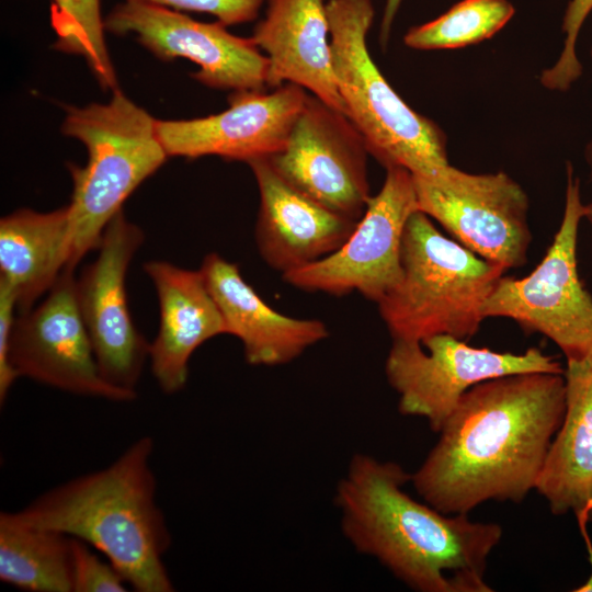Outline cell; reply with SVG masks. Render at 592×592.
Here are the masks:
<instances>
[{"label":"cell","instance_id":"obj_8","mask_svg":"<svg viewBox=\"0 0 592 592\" xmlns=\"http://www.w3.org/2000/svg\"><path fill=\"white\" fill-rule=\"evenodd\" d=\"M565 374L553 356L538 348L524 353L475 348L449 334L418 341L392 340L385 374L398 395L401 414L424 418L440 432L464 394L475 385L511 374Z\"/></svg>","mask_w":592,"mask_h":592},{"label":"cell","instance_id":"obj_11","mask_svg":"<svg viewBox=\"0 0 592 592\" xmlns=\"http://www.w3.org/2000/svg\"><path fill=\"white\" fill-rule=\"evenodd\" d=\"M73 270L65 269L38 306L15 318L11 366L18 377L73 395L132 401L137 394L111 385L100 372L79 309Z\"/></svg>","mask_w":592,"mask_h":592},{"label":"cell","instance_id":"obj_22","mask_svg":"<svg viewBox=\"0 0 592 592\" xmlns=\"http://www.w3.org/2000/svg\"><path fill=\"white\" fill-rule=\"evenodd\" d=\"M0 580L29 592H72V537L0 520Z\"/></svg>","mask_w":592,"mask_h":592},{"label":"cell","instance_id":"obj_19","mask_svg":"<svg viewBox=\"0 0 592 592\" xmlns=\"http://www.w3.org/2000/svg\"><path fill=\"white\" fill-rule=\"evenodd\" d=\"M144 271L155 285L160 311L158 334L149 348L150 367L161 390L172 395L185 386L194 351L226 333L225 323L200 269L152 260Z\"/></svg>","mask_w":592,"mask_h":592},{"label":"cell","instance_id":"obj_3","mask_svg":"<svg viewBox=\"0 0 592 592\" xmlns=\"http://www.w3.org/2000/svg\"><path fill=\"white\" fill-rule=\"evenodd\" d=\"M155 442L144 435L109 466L62 482L0 520L60 532L103 554L138 592H172L171 533L157 503Z\"/></svg>","mask_w":592,"mask_h":592},{"label":"cell","instance_id":"obj_25","mask_svg":"<svg viewBox=\"0 0 592 592\" xmlns=\"http://www.w3.org/2000/svg\"><path fill=\"white\" fill-rule=\"evenodd\" d=\"M592 11V0H570L562 21L565 44L558 60L545 69L539 78L543 87L566 92L582 75V65L576 54L581 26Z\"/></svg>","mask_w":592,"mask_h":592},{"label":"cell","instance_id":"obj_9","mask_svg":"<svg viewBox=\"0 0 592 592\" xmlns=\"http://www.w3.org/2000/svg\"><path fill=\"white\" fill-rule=\"evenodd\" d=\"M413 182L419 210L457 242L506 270L526 264L530 201L509 174L469 173L448 164L432 177L413 175Z\"/></svg>","mask_w":592,"mask_h":592},{"label":"cell","instance_id":"obj_32","mask_svg":"<svg viewBox=\"0 0 592 592\" xmlns=\"http://www.w3.org/2000/svg\"><path fill=\"white\" fill-rule=\"evenodd\" d=\"M591 57H592V48H591Z\"/></svg>","mask_w":592,"mask_h":592},{"label":"cell","instance_id":"obj_12","mask_svg":"<svg viewBox=\"0 0 592 592\" xmlns=\"http://www.w3.org/2000/svg\"><path fill=\"white\" fill-rule=\"evenodd\" d=\"M367 155L349 117L308 93L286 144L267 158L289 184L308 197L358 220L371 198Z\"/></svg>","mask_w":592,"mask_h":592},{"label":"cell","instance_id":"obj_29","mask_svg":"<svg viewBox=\"0 0 592 592\" xmlns=\"http://www.w3.org/2000/svg\"><path fill=\"white\" fill-rule=\"evenodd\" d=\"M591 514H592V512L590 510H583V511L576 514L580 532H581L582 537H583L584 543H585V547H587L588 556H589V561H590V565H591V574H590L589 579L585 581L584 584H582L578 589H576L574 590L576 592H592V542H591V538L589 536V532H588V527H587Z\"/></svg>","mask_w":592,"mask_h":592},{"label":"cell","instance_id":"obj_24","mask_svg":"<svg viewBox=\"0 0 592 592\" xmlns=\"http://www.w3.org/2000/svg\"><path fill=\"white\" fill-rule=\"evenodd\" d=\"M52 26L57 49L86 58L99 82L116 87V77L104 42L100 0H52Z\"/></svg>","mask_w":592,"mask_h":592},{"label":"cell","instance_id":"obj_27","mask_svg":"<svg viewBox=\"0 0 592 592\" xmlns=\"http://www.w3.org/2000/svg\"><path fill=\"white\" fill-rule=\"evenodd\" d=\"M166 8L207 13L224 25L247 23L257 19L264 0H138Z\"/></svg>","mask_w":592,"mask_h":592},{"label":"cell","instance_id":"obj_13","mask_svg":"<svg viewBox=\"0 0 592 592\" xmlns=\"http://www.w3.org/2000/svg\"><path fill=\"white\" fill-rule=\"evenodd\" d=\"M144 231L119 210L106 225L95 261L77 278L79 309L103 378L135 392L150 344L133 322L125 287Z\"/></svg>","mask_w":592,"mask_h":592},{"label":"cell","instance_id":"obj_6","mask_svg":"<svg viewBox=\"0 0 592 592\" xmlns=\"http://www.w3.org/2000/svg\"><path fill=\"white\" fill-rule=\"evenodd\" d=\"M156 121L119 90L106 104L68 111L62 132L82 141L89 155L84 167L69 164L73 269L99 248L106 225L130 193L163 164L168 155Z\"/></svg>","mask_w":592,"mask_h":592},{"label":"cell","instance_id":"obj_23","mask_svg":"<svg viewBox=\"0 0 592 592\" xmlns=\"http://www.w3.org/2000/svg\"><path fill=\"white\" fill-rule=\"evenodd\" d=\"M513 14L508 0H463L437 19L411 27L403 43L420 50L465 47L492 37Z\"/></svg>","mask_w":592,"mask_h":592},{"label":"cell","instance_id":"obj_18","mask_svg":"<svg viewBox=\"0 0 592 592\" xmlns=\"http://www.w3.org/2000/svg\"><path fill=\"white\" fill-rule=\"evenodd\" d=\"M200 271L225 323L240 340L246 361L254 366L289 363L329 337L326 323L273 309L246 282L236 263L216 252L205 255Z\"/></svg>","mask_w":592,"mask_h":592},{"label":"cell","instance_id":"obj_31","mask_svg":"<svg viewBox=\"0 0 592 592\" xmlns=\"http://www.w3.org/2000/svg\"><path fill=\"white\" fill-rule=\"evenodd\" d=\"M584 159L590 170V178L592 181V139L587 144L584 149ZM584 219L588 220V223L591 226V235H592V202L589 204H585V214ZM592 237V236H591Z\"/></svg>","mask_w":592,"mask_h":592},{"label":"cell","instance_id":"obj_7","mask_svg":"<svg viewBox=\"0 0 592 592\" xmlns=\"http://www.w3.org/2000/svg\"><path fill=\"white\" fill-rule=\"evenodd\" d=\"M562 219L538 265L526 276H502L483 306V317L508 318L525 332L553 341L567 361L592 353V295L578 272V235L584 219L580 179L570 162Z\"/></svg>","mask_w":592,"mask_h":592},{"label":"cell","instance_id":"obj_17","mask_svg":"<svg viewBox=\"0 0 592 592\" xmlns=\"http://www.w3.org/2000/svg\"><path fill=\"white\" fill-rule=\"evenodd\" d=\"M251 37L267 58L266 87L296 84L346 115L334 78L326 0H267Z\"/></svg>","mask_w":592,"mask_h":592},{"label":"cell","instance_id":"obj_28","mask_svg":"<svg viewBox=\"0 0 592 592\" xmlns=\"http://www.w3.org/2000/svg\"><path fill=\"white\" fill-rule=\"evenodd\" d=\"M16 297L12 288L0 278V403L7 400L18 375L11 366L10 339L15 321Z\"/></svg>","mask_w":592,"mask_h":592},{"label":"cell","instance_id":"obj_1","mask_svg":"<svg viewBox=\"0 0 592 592\" xmlns=\"http://www.w3.org/2000/svg\"><path fill=\"white\" fill-rule=\"evenodd\" d=\"M565 409L563 374L519 373L475 385L411 474L415 491L445 514H468L490 500L523 501L536 488Z\"/></svg>","mask_w":592,"mask_h":592},{"label":"cell","instance_id":"obj_14","mask_svg":"<svg viewBox=\"0 0 592 592\" xmlns=\"http://www.w3.org/2000/svg\"><path fill=\"white\" fill-rule=\"evenodd\" d=\"M116 34L135 33L161 59L183 57L200 66L193 77L217 89L264 90L267 58L252 37L229 33L219 21L205 23L162 5L126 0L105 19Z\"/></svg>","mask_w":592,"mask_h":592},{"label":"cell","instance_id":"obj_16","mask_svg":"<svg viewBox=\"0 0 592 592\" xmlns=\"http://www.w3.org/2000/svg\"><path fill=\"white\" fill-rule=\"evenodd\" d=\"M260 205L255 242L263 261L282 275L338 250L358 220L334 213L289 184L267 157L248 162Z\"/></svg>","mask_w":592,"mask_h":592},{"label":"cell","instance_id":"obj_30","mask_svg":"<svg viewBox=\"0 0 592 592\" xmlns=\"http://www.w3.org/2000/svg\"><path fill=\"white\" fill-rule=\"evenodd\" d=\"M401 1L402 0H386L379 32V41L384 48L388 43L391 26Z\"/></svg>","mask_w":592,"mask_h":592},{"label":"cell","instance_id":"obj_10","mask_svg":"<svg viewBox=\"0 0 592 592\" xmlns=\"http://www.w3.org/2000/svg\"><path fill=\"white\" fill-rule=\"evenodd\" d=\"M418 210L412 173L400 167L386 169L382 189L371 196L349 239L331 254L282 275L283 281L337 297L357 292L379 303L401 278L402 236Z\"/></svg>","mask_w":592,"mask_h":592},{"label":"cell","instance_id":"obj_21","mask_svg":"<svg viewBox=\"0 0 592 592\" xmlns=\"http://www.w3.org/2000/svg\"><path fill=\"white\" fill-rule=\"evenodd\" d=\"M69 206L49 213L19 209L0 220V278L24 312L71 267Z\"/></svg>","mask_w":592,"mask_h":592},{"label":"cell","instance_id":"obj_5","mask_svg":"<svg viewBox=\"0 0 592 592\" xmlns=\"http://www.w3.org/2000/svg\"><path fill=\"white\" fill-rule=\"evenodd\" d=\"M327 13L337 87L368 153L386 169L400 167L419 177L448 166L444 132L400 98L369 54L372 0H329Z\"/></svg>","mask_w":592,"mask_h":592},{"label":"cell","instance_id":"obj_20","mask_svg":"<svg viewBox=\"0 0 592 592\" xmlns=\"http://www.w3.org/2000/svg\"><path fill=\"white\" fill-rule=\"evenodd\" d=\"M566 409L535 490L551 513L592 512V353L567 361Z\"/></svg>","mask_w":592,"mask_h":592},{"label":"cell","instance_id":"obj_15","mask_svg":"<svg viewBox=\"0 0 592 592\" xmlns=\"http://www.w3.org/2000/svg\"><path fill=\"white\" fill-rule=\"evenodd\" d=\"M308 92L285 83L273 92L232 91L221 113L185 121H156L168 156H218L250 162L271 157L286 144Z\"/></svg>","mask_w":592,"mask_h":592},{"label":"cell","instance_id":"obj_4","mask_svg":"<svg viewBox=\"0 0 592 592\" xmlns=\"http://www.w3.org/2000/svg\"><path fill=\"white\" fill-rule=\"evenodd\" d=\"M400 261L399 283L377 303L392 340L449 334L466 341L479 330L483 306L508 271L444 236L420 210L405 227Z\"/></svg>","mask_w":592,"mask_h":592},{"label":"cell","instance_id":"obj_2","mask_svg":"<svg viewBox=\"0 0 592 592\" xmlns=\"http://www.w3.org/2000/svg\"><path fill=\"white\" fill-rule=\"evenodd\" d=\"M400 464L357 453L340 478L334 503L343 536L418 592H491L488 557L502 538L497 523L445 514L409 496Z\"/></svg>","mask_w":592,"mask_h":592},{"label":"cell","instance_id":"obj_26","mask_svg":"<svg viewBox=\"0 0 592 592\" xmlns=\"http://www.w3.org/2000/svg\"><path fill=\"white\" fill-rule=\"evenodd\" d=\"M126 583L109 560H101L87 543L72 537V592H125Z\"/></svg>","mask_w":592,"mask_h":592}]
</instances>
